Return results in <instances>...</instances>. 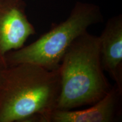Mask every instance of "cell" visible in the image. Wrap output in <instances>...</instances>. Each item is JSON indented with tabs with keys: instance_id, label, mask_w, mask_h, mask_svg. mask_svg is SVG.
I'll return each instance as SVG.
<instances>
[{
	"instance_id": "obj_1",
	"label": "cell",
	"mask_w": 122,
	"mask_h": 122,
	"mask_svg": "<svg viewBox=\"0 0 122 122\" xmlns=\"http://www.w3.org/2000/svg\"><path fill=\"white\" fill-rule=\"evenodd\" d=\"M60 91L58 68L30 63L7 66L0 77V122H47Z\"/></svg>"
},
{
	"instance_id": "obj_2",
	"label": "cell",
	"mask_w": 122,
	"mask_h": 122,
	"mask_svg": "<svg viewBox=\"0 0 122 122\" xmlns=\"http://www.w3.org/2000/svg\"><path fill=\"white\" fill-rule=\"evenodd\" d=\"M58 70L61 91L56 109L71 110L92 105L112 87L102 65L99 37L88 31L70 45Z\"/></svg>"
},
{
	"instance_id": "obj_3",
	"label": "cell",
	"mask_w": 122,
	"mask_h": 122,
	"mask_svg": "<svg viewBox=\"0 0 122 122\" xmlns=\"http://www.w3.org/2000/svg\"><path fill=\"white\" fill-rule=\"evenodd\" d=\"M97 5L77 2L65 20L51 29L30 45L12 50L5 56L7 66L23 63L36 64L48 70L58 68L63 55L79 36L92 25L102 22Z\"/></svg>"
},
{
	"instance_id": "obj_4",
	"label": "cell",
	"mask_w": 122,
	"mask_h": 122,
	"mask_svg": "<svg viewBox=\"0 0 122 122\" xmlns=\"http://www.w3.org/2000/svg\"><path fill=\"white\" fill-rule=\"evenodd\" d=\"M35 33V27L27 17L26 4L23 0L0 1L1 60L6 63V55L23 46L28 38Z\"/></svg>"
},
{
	"instance_id": "obj_5",
	"label": "cell",
	"mask_w": 122,
	"mask_h": 122,
	"mask_svg": "<svg viewBox=\"0 0 122 122\" xmlns=\"http://www.w3.org/2000/svg\"><path fill=\"white\" fill-rule=\"evenodd\" d=\"M122 91L114 84L109 92L91 106L81 110L56 109L47 122H113L122 116Z\"/></svg>"
},
{
	"instance_id": "obj_6",
	"label": "cell",
	"mask_w": 122,
	"mask_h": 122,
	"mask_svg": "<svg viewBox=\"0 0 122 122\" xmlns=\"http://www.w3.org/2000/svg\"><path fill=\"white\" fill-rule=\"evenodd\" d=\"M98 37L103 70L122 91V15L110 18Z\"/></svg>"
},
{
	"instance_id": "obj_7",
	"label": "cell",
	"mask_w": 122,
	"mask_h": 122,
	"mask_svg": "<svg viewBox=\"0 0 122 122\" xmlns=\"http://www.w3.org/2000/svg\"><path fill=\"white\" fill-rule=\"evenodd\" d=\"M7 67V66L6 65V63L0 59V77H1V74H2L3 70H4L5 68H6Z\"/></svg>"
},
{
	"instance_id": "obj_8",
	"label": "cell",
	"mask_w": 122,
	"mask_h": 122,
	"mask_svg": "<svg viewBox=\"0 0 122 122\" xmlns=\"http://www.w3.org/2000/svg\"><path fill=\"white\" fill-rule=\"evenodd\" d=\"M0 1H1V0H0Z\"/></svg>"
}]
</instances>
